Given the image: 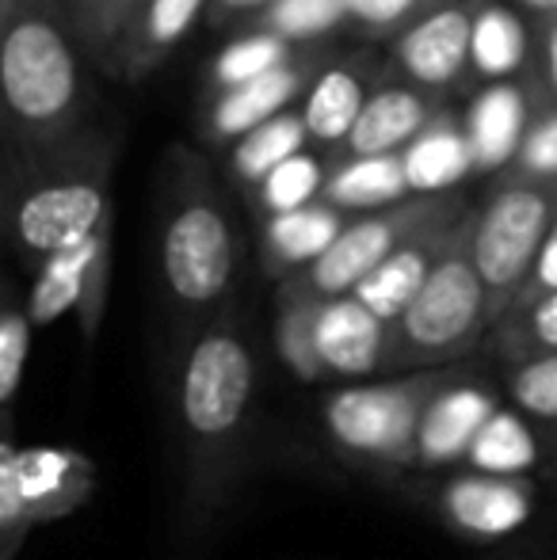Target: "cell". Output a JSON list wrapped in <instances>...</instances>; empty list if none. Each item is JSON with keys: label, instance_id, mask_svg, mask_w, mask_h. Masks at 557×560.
Instances as JSON below:
<instances>
[{"label": "cell", "instance_id": "cell-10", "mask_svg": "<svg viewBox=\"0 0 557 560\" xmlns=\"http://www.w3.org/2000/svg\"><path fill=\"white\" fill-rule=\"evenodd\" d=\"M477 4L481 0H451L423 15L417 27L397 35L390 43L397 77L439 100L443 92L462 89L469 81V38H474Z\"/></svg>", "mask_w": 557, "mask_h": 560}, {"label": "cell", "instance_id": "cell-23", "mask_svg": "<svg viewBox=\"0 0 557 560\" xmlns=\"http://www.w3.org/2000/svg\"><path fill=\"white\" fill-rule=\"evenodd\" d=\"M531 66V27L504 0H481L469 38V81L504 84Z\"/></svg>", "mask_w": 557, "mask_h": 560}, {"label": "cell", "instance_id": "cell-35", "mask_svg": "<svg viewBox=\"0 0 557 560\" xmlns=\"http://www.w3.org/2000/svg\"><path fill=\"white\" fill-rule=\"evenodd\" d=\"M500 179H535L557 184V104H543L531 118L515 161L500 172Z\"/></svg>", "mask_w": 557, "mask_h": 560}, {"label": "cell", "instance_id": "cell-27", "mask_svg": "<svg viewBox=\"0 0 557 560\" xmlns=\"http://www.w3.org/2000/svg\"><path fill=\"white\" fill-rule=\"evenodd\" d=\"M462 469L492 472V477H531V472L546 469V450L523 416L500 405V412L474 439Z\"/></svg>", "mask_w": 557, "mask_h": 560}, {"label": "cell", "instance_id": "cell-32", "mask_svg": "<svg viewBox=\"0 0 557 560\" xmlns=\"http://www.w3.org/2000/svg\"><path fill=\"white\" fill-rule=\"evenodd\" d=\"M298 50H302V46L282 43L279 35H268V31H241V35L218 54L214 66H210V89L214 92L241 89V84L256 81V77H268L271 69L290 61Z\"/></svg>", "mask_w": 557, "mask_h": 560}, {"label": "cell", "instance_id": "cell-38", "mask_svg": "<svg viewBox=\"0 0 557 560\" xmlns=\"http://www.w3.org/2000/svg\"><path fill=\"white\" fill-rule=\"evenodd\" d=\"M538 84H543V104H557V15L538 20Z\"/></svg>", "mask_w": 557, "mask_h": 560}, {"label": "cell", "instance_id": "cell-3", "mask_svg": "<svg viewBox=\"0 0 557 560\" xmlns=\"http://www.w3.org/2000/svg\"><path fill=\"white\" fill-rule=\"evenodd\" d=\"M4 199L8 244L27 271L92 236L112 210L115 138L89 126L77 138L43 153H8Z\"/></svg>", "mask_w": 557, "mask_h": 560}, {"label": "cell", "instance_id": "cell-25", "mask_svg": "<svg viewBox=\"0 0 557 560\" xmlns=\"http://www.w3.org/2000/svg\"><path fill=\"white\" fill-rule=\"evenodd\" d=\"M500 389L508 408L531 423L546 450V472L557 477V354L500 366Z\"/></svg>", "mask_w": 557, "mask_h": 560}, {"label": "cell", "instance_id": "cell-29", "mask_svg": "<svg viewBox=\"0 0 557 560\" xmlns=\"http://www.w3.org/2000/svg\"><path fill=\"white\" fill-rule=\"evenodd\" d=\"M489 347L500 359V366L538 354H557V290L543 298L515 302L504 317L492 325Z\"/></svg>", "mask_w": 557, "mask_h": 560}, {"label": "cell", "instance_id": "cell-28", "mask_svg": "<svg viewBox=\"0 0 557 560\" xmlns=\"http://www.w3.org/2000/svg\"><path fill=\"white\" fill-rule=\"evenodd\" d=\"M310 133L298 112H282L268 122H260L256 130H248L245 138H237L230 145V176L237 184H245L253 191L271 168H279L282 161H290L294 153H305Z\"/></svg>", "mask_w": 557, "mask_h": 560}, {"label": "cell", "instance_id": "cell-20", "mask_svg": "<svg viewBox=\"0 0 557 560\" xmlns=\"http://www.w3.org/2000/svg\"><path fill=\"white\" fill-rule=\"evenodd\" d=\"M538 107L543 104L531 100V89L523 81L485 84L469 100V112L462 115L469 153H474V172H497L500 176L520 153L523 133H527Z\"/></svg>", "mask_w": 557, "mask_h": 560}, {"label": "cell", "instance_id": "cell-30", "mask_svg": "<svg viewBox=\"0 0 557 560\" xmlns=\"http://www.w3.org/2000/svg\"><path fill=\"white\" fill-rule=\"evenodd\" d=\"M31 332L35 325H31L27 302L0 279V431L4 435H12V408L31 359Z\"/></svg>", "mask_w": 557, "mask_h": 560}, {"label": "cell", "instance_id": "cell-37", "mask_svg": "<svg viewBox=\"0 0 557 560\" xmlns=\"http://www.w3.org/2000/svg\"><path fill=\"white\" fill-rule=\"evenodd\" d=\"M276 0H207V15L202 20L214 27H253Z\"/></svg>", "mask_w": 557, "mask_h": 560}, {"label": "cell", "instance_id": "cell-44", "mask_svg": "<svg viewBox=\"0 0 557 560\" xmlns=\"http://www.w3.org/2000/svg\"><path fill=\"white\" fill-rule=\"evenodd\" d=\"M58 4H61V8H69V4H73V0H58Z\"/></svg>", "mask_w": 557, "mask_h": 560}, {"label": "cell", "instance_id": "cell-6", "mask_svg": "<svg viewBox=\"0 0 557 560\" xmlns=\"http://www.w3.org/2000/svg\"><path fill=\"white\" fill-rule=\"evenodd\" d=\"M474 214V210H469ZM469 214L423 279L405 313L394 320V374L459 366L492 332L489 298L469 256Z\"/></svg>", "mask_w": 557, "mask_h": 560}, {"label": "cell", "instance_id": "cell-43", "mask_svg": "<svg viewBox=\"0 0 557 560\" xmlns=\"http://www.w3.org/2000/svg\"><path fill=\"white\" fill-rule=\"evenodd\" d=\"M508 560H543L535 553V549H523V553H515V557H508Z\"/></svg>", "mask_w": 557, "mask_h": 560}, {"label": "cell", "instance_id": "cell-41", "mask_svg": "<svg viewBox=\"0 0 557 560\" xmlns=\"http://www.w3.org/2000/svg\"><path fill=\"white\" fill-rule=\"evenodd\" d=\"M8 241V199H4V172H0V244Z\"/></svg>", "mask_w": 557, "mask_h": 560}, {"label": "cell", "instance_id": "cell-2", "mask_svg": "<svg viewBox=\"0 0 557 560\" xmlns=\"http://www.w3.org/2000/svg\"><path fill=\"white\" fill-rule=\"evenodd\" d=\"M89 69L58 0H23L0 35V138L43 153L89 130Z\"/></svg>", "mask_w": 557, "mask_h": 560}, {"label": "cell", "instance_id": "cell-21", "mask_svg": "<svg viewBox=\"0 0 557 560\" xmlns=\"http://www.w3.org/2000/svg\"><path fill=\"white\" fill-rule=\"evenodd\" d=\"M348 225V214L313 202V207L290 210V214L264 218L260 225V267L268 279L287 282L294 275H302L305 267H313L333 241L340 236V229Z\"/></svg>", "mask_w": 557, "mask_h": 560}, {"label": "cell", "instance_id": "cell-1", "mask_svg": "<svg viewBox=\"0 0 557 560\" xmlns=\"http://www.w3.org/2000/svg\"><path fill=\"white\" fill-rule=\"evenodd\" d=\"M256 382L260 362L237 310L179 336L172 420L192 526L214 523L245 477L256 431Z\"/></svg>", "mask_w": 557, "mask_h": 560}, {"label": "cell", "instance_id": "cell-11", "mask_svg": "<svg viewBox=\"0 0 557 560\" xmlns=\"http://www.w3.org/2000/svg\"><path fill=\"white\" fill-rule=\"evenodd\" d=\"M500 412V393L477 374L474 366L459 362L443 389L431 397L417 435V469H462L469 446L481 428Z\"/></svg>", "mask_w": 557, "mask_h": 560}, {"label": "cell", "instance_id": "cell-42", "mask_svg": "<svg viewBox=\"0 0 557 560\" xmlns=\"http://www.w3.org/2000/svg\"><path fill=\"white\" fill-rule=\"evenodd\" d=\"M23 0H0V35H4V27H8V20L15 15V8H20Z\"/></svg>", "mask_w": 557, "mask_h": 560}, {"label": "cell", "instance_id": "cell-22", "mask_svg": "<svg viewBox=\"0 0 557 560\" xmlns=\"http://www.w3.org/2000/svg\"><path fill=\"white\" fill-rule=\"evenodd\" d=\"M405 199H413V191L409 179H405L402 156H344L328 168L317 202L356 218L397 207Z\"/></svg>", "mask_w": 557, "mask_h": 560}, {"label": "cell", "instance_id": "cell-4", "mask_svg": "<svg viewBox=\"0 0 557 560\" xmlns=\"http://www.w3.org/2000/svg\"><path fill=\"white\" fill-rule=\"evenodd\" d=\"M237 271L241 236L230 207L210 184L207 168L179 153L156 225V275L179 336L233 310Z\"/></svg>", "mask_w": 557, "mask_h": 560}, {"label": "cell", "instance_id": "cell-9", "mask_svg": "<svg viewBox=\"0 0 557 560\" xmlns=\"http://www.w3.org/2000/svg\"><path fill=\"white\" fill-rule=\"evenodd\" d=\"M112 233L115 218H107L92 236H84L81 244L58 252V256H50L43 267L31 271V325L46 328L58 317H66V313H77L81 336L89 343L100 336L107 310V282H112Z\"/></svg>", "mask_w": 557, "mask_h": 560}, {"label": "cell", "instance_id": "cell-8", "mask_svg": "<svg viewBox=\"0 0 557 560\" xmlns=\"http://www.w3.org/2000/svg\"><path fill=\"white\" fill-rule=\"evenodd\" d=\"M462 210H469L466 199L446 191V195H413V199L397 202V207L374 210V214H356L340 229L333 248L313 267H305L302 275H294V279L317 298H348L409 236H417L420 229H428L439 218L462 214Z\"/></svg>", "mask_w": 557, "mask_h": 560}, {"label": "cell", "instance_id": "cell-15", "mask_svg": "<svg viewBox=\"0 0 557 560\" xmlns=\"http://www.w3.org/2000/svg\"><path fill=\"white\" fill-rule=\"evenodd\" d=\"M443 115V100L402 77H382L363 104L351 133L344 138V156H402L413 141Z\"/></svg>", "mask_w": 557, "mask_h": 560}, {"label": "cell", "instance_id": "cell-17", "mask_svg": "<svg viewBox=\"0 0 557 560\" xmlns=\"http://www.w3.org/2000/svg\"><path fill=\"white\" fill-rule=\"evenodd\" d=\"M15 477L35 526L73 515L96 492V462L73 446H23L15 454Z\"/></svg>", "mask_w": 557, "mask_h": 560}, {"label": "cell", "instance_id": "cell-24", "mask_svg": "<svg viewBox=\"0 0 557 560\" xmlns=\"http://www.w3.org/2000/svg\"><path fill=\"white\" fill-rule=\"evenodd\" d=\"M402 161H405V179H409L413 195L454 191V184L474 172V153H469V138H466L462 118L443 107V115L405 149Z\"/></svg>", "mask_w": 557, "mask_h": 560}, {"label": "cell", "instance_id": "cell-13", "mask_svg": "<svg viewBox=\"0 0 557 560\" xmlns=\"http://www.w3.org/2000/svg\"><path fill=\"white\" fill-rule=\"evenodd\" d=\"M313 339L325 382L356 385L394 374V328L374 317L359 298H325Z\"/></svg>", "mask_w": 557, "mask_h": 560}, {"label": "cell", "instance_id": "cell-34", "mask_svg": "<svg viewBox=\"0 0 557 560\" xmlns=\"http://www.w3.org/2000/svg\"><path fill=\"white\" fill-rule=\"evenodd\" d=\"M443 4H451V0H344V12H348V27L363 31L367 38L394 43L397 35L417 27L423 15H431Z\"/></svg>", "mask_w": 557, "mask_h": 560}, {"label": "cell", "instance_id": "cell-16", "mask_svg": "<svg viewBox=\"0 0 557 560\" xmlns=\"http://www.w3.org/2000/svg\"><path fill=\"white\" fill-rule=\"evenodd\" d=\"M382 77H386V66L371 54H348V58L325 61L321 73L313 77L310 92L302 96V107H298L310 145L340 149Z\"/></svg>", "mask_w": 557, "mask_h": 560}, {"label": "cell", "instance_id": "cell-19", "mask_svg": "<svg viewBox=\"0 0 557 560\" xmlns=\"http://www.w3.org/2000/svg\"><path fill=\"white\" fill-rule=\"evenodd\" d=\"M466 214L469 210L451 214V218H439V222H431L428 229H420L417 236H409V241H405L402 248L386 259V264H379L363 282H359L351 298H359L374 317H382L386 325H394V320L405 313V305L417 298V290L431 275V267L439 264V256H443V248L451 244L454 229L462 225V218Z\"/></svg>", "mask_w": 557, "mask_h": 560}, {"label": "cell", "instance_id": "cell-12", "mask_svg": "<svg viewBox=\"0 0 557 560\" xmlns=\"http://www.w3.org/2000/svg\"><path fill=\"white\" fill-rule=\"evenodd\" d=\"M535 503L538 488L531 477H492L474 469H454L436 492L439 518L469 541L508 538L535 515Z\"/></svg>", "mask_w": 557, "mask_h": 560}, {"label": "cell", "instance_id": "cell-5", "mask_svg": "<svg viewBox=\"0 0 557 560\" xmlns=\"http://www.w3.org/2000/svg\"><path fill=\"white\" fill-rule=\"evenodd\" d=\"M454 366L390 374L374 382L333 385L321 397V428L340 457L359 469H417V435L431 397Z\"/></svg>", "mask_w": 557, "mask_h": 560}, {"label": "cell", "instance_id": "cell-18", "mask_svg": "<svg viewBox=\"0 0 557 560\" xmlns=\"http://www.w3.org/2000/svg\"><path fill=\"white\" fill-rule=\"evenodd\" d=\"M202 15H207V0H141L100 69L130 84L141 81L184 43Z\"/></svg>", "mask_w": 557, "mask_h": 560}, {"label": "cell", "instance_id": "cell-40", "mask_svg": "<svg viewBox=\"0 0 557 560\" xmlns=\"http://www.w3.org/2000/svg\"><path fill=\"white\" fill-rule=\"evenodd\" d=\"M515 8H523V12L538 15V20H550V15H557V0H512Z\"/></svg>", "mask_w": 557, "mask_h": 560}, {"label": "cell", "instance_id": "cell-33", "mask_svg": "<svg viewBox=\"0 0 557 560\" xmlns=\"http://www.w3.org/2000/svg\"><path fill=\"white\" fill-rule=\"evenodd\" d=\"M344 23H348L344 0H276L248 31H268L290 46H317V38Z\"/></svg>", "mask_w": 557, "mask_h": 560}, {"label": "cell", "instance_id": "cell-7", "mask_svg": "<svg viewBox=\"0 0 557 560\" xmlns=\"http://www.w3.org/2000/svg\"><path fill=\"white\" fill-rule=\"evenodd\" d=\"M554 222L557 184L535 179H497L485 207L469 214V256L489 298L492 325L523 294Z\"/></svg>", "mask_w": 557, "mask_h": 560}, {"label": "cell", "instance_id": "cell-31", "mask_svg": "<svg viewBox=\"0 0 557 560\" xmlns=\"http://www.w3.org/2000/svg\"><path fill=\"white\" fill-rule=\"evenodd\" d=\"M328 179V164L317 153H294L290 161H282L279 168H271L260 184L253 187V207L260 218L290 214V210L313 207L321 199V187Z\"/></svg>", "mask_w": 557, "mask_h": 560}, {"label": "cell", "instance_id": "cell-36", "mask_svg": "<svg viewBox=\"0 0 557 560\" xmlns=\"http://www.w3.org/2000/svg\"><path fill=\"white\" fill-rule=\"evenodd\" d=\"M15 454H20V446L12 443V435L0 431V560L20 557L23 541L35 530L20 492V477H15Z\"/></svg>", "mask_w": 557, "mask_h": 560}, {"label": "cell", "instance_id": "cell-26", "mask_svg": "<svg viewBox=\"0 0 557 560\" xmlns=\"http://www.w3.org/2000/svg\"><path fill=\"white\" fill-rule=\"evenodd\" d=\"M325 298L310 294L298 279L279 282L276 290V354L298 382H325V370L317 359V310Z\"/></svg>", "mask_w": 557, "mask_h": 560}, {"label": "cell", "instance_id": "cell-14", "mask_svg": "<svg viewBox=\"0 0 557 560\" xmlns=\"http://www.w3.org/2000/svg\"><path fill=\"white\" fill-rule=\"evenodd\" d=\"M321 66H325V58H321L317 46H302L294 58L282 61L279 69H271L268 77H256V81L241 84V89L214 92L207 112H202V126H207L210 141H230L233 145V141L245 138L260 122L290 112V104L310 92Z\"/></svg>", "mask_w": 557, "mask_h": 560}, {"label": "cell", "instance_id": "cell-39", "mask_svg": "<svg viewBox=\"0 0 557 560\" xmlns=\"http://www.w3.org/2000/svg\"><path fill=\"white\" fill-rule=\"evenodd\" d=\"M554 290H557V222H554V229H550V236H546L543 252H538L535 271H531L527 287H523V294L515 298V302H527V298L554 294Z\"/></svg>", "mask_w": 557, "mask_h": 560}]
</instances>
